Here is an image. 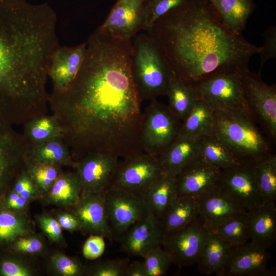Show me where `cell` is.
I'll return each mask as SVG.
<instances>
[{"instance_id": "cell-47", "label": "cell", "mask_w": 276, "mask_h": 276, "mask_svg": "<svg viewBox=\"0 0 276 276\" xmlns=\"http://www.w3.org/2000/svg\"><path fill=\"white\" fill-rule=\"evenodd\" d=\"M43 244L41 241L35 237L21 238L14 243L15 250L27 254H35L42 250Z\"/></svg>"}, {"instance_id": "cell-34", "label": "cell", "mask_w": 276, "mask_h": 276, "mask_svg": "<svg viewBox=\"0 0 276 276\" xmlns=\"http://www.w3.org/2000/svg\"><path fill=\"white\" fill-rule=\"evenodd\" d=\"M24 125L23 134L31 145L62 136L60 126L53 114L38 116Z\"/></svg>"}, {"instance_id": "cell-26", "label": "cell", "mask_w": 276, "mask_h": 276, "mask_svg": "<svg viewBox=\"0 0 276 276\" xmlns=\"http://www.w3.org/2000/svg\"><path fill=\"white\" fill-rule=\"evenodd\" d=\"M231 248L215 233L209 231L197 262L199 271L206 275L222 276Z\"/></svg>"}, {"instance_id": "cell-38", "label": "cell", "mask_w": 276, "mask_h": 276, "mask_svg": "<svg viewBox=\"0 0 276 276\" xmlns=\"http://www.w3.org/2000/svg\"><path fill=\"white\" fill-rule=\"evenodd\" d=\"M143 259L146 276L164 275L172 264L169 256L161 245L150 250Z\"/></svg>"}, {"instance_id": "cell-27", "label": "cell", "mask_w": 276, "mask_h": 276, "mask_svg": "<svg viewBox=\"0 0 276 276\" xmlns=\"http://www.w3.org/2000/svg\"><path fill=\"white\" fill-rule=\"evenodd\" d=\"M177 196L176 177L165 173L142 198L148 212L159 220L165 210Z\"/></svg>"}, {"instance_id": "cell-51", "label": "cell", "mask_w": 276, "mask_h": 276, "mask_svg": "<svg viewBox=\"0 0 276 276\" xmlns=\"http://www.w3.org/2000/svg\"><path fill=\"white\" fill-rule=\"evenodd\" d=\"M25 1H27V0H25Z\"/></svg>"}, {"instance_id": "cell-11", "label": "cell", "mask_w": 276, "mask_h": 276, "mask_svg": "<svg viewBox=\"0 0 276 276\" xmlns=\"http://www.w3.org/2000/svg\"><path fill=\"white\" fill-rule=\"evenodd\" d=\"M216 186L247 212L264 204L254 163H241L221 170Z\"/></svg>"}, {"instance_id": "cell-5", "label": "cell", "mask_w": 276, "mask_h": 276, "mask_svg": "<svg viewBox=\"0 0 276 276\" xmlns=\"http://www.w3.org/2000/svg\"><path fill=\"white\" fill-rule=\"evenodd\" d=\"M213 135L242 162L255 163L274 153V145L256 123L246 118L214 111Z\"/></svg>"}, {"instance_id": "cell-6", "label": "cell", "mask_w": 276, "mask_h": 276, "mask_svg": "<svg viewBox=\"0 0 276 276\" xmlns=\"http://www.w3.org/2000/svg\"><path fill=\"white\" fill-rule=\"evenodd\" d=\"M242 75L239 73L219 74L193 88L199 98L206 102L213 110L255 122L246 100Z\"/></svg>"}, {"instance_id": "cell-16", "label": "cell", "mask_w": 276, "mask_h": 276, "mask_svg": "<svg viewBox=\"0 0 276 276\" xmlns=\"http://www.w3.org/2000/svg\"><path fill=\"white\" fill-rule=\"evenodd\" d=\"M271 254L267 249L250 241L231 247L222 276H271L273 270L266 268Z\"/></svg>"}, {"instance_id": "cell-45", "label": "cell", "mask_w": 276, "mask_h": 276, "mask_svg": "<svg viewBox=\"0 0 276 276\" xmlns=\"http://www.w3.org/2000/svg\"><path fill=\"white\" fill-rule=\"evenodd\" d=\"M38 222L41 228L51 240L54 242L61 240V227L57 220L49 216L42 215L39 218Z\"/></svg>"}, {"instance_id": "cell-21", "label": "cell", "mask_w": 276, "mask_h": 276, "mask_svg": "<svg viewBox=\"0 0 276 276\" xmlns=\"http://www.w3.org/2000/svg\"><path fill=\"white\" fill-rule=\"evenodd\" d=\"M197 198L199 217L209 231H214L234 214L245 211L217 186Z\"/></svg>"}, {"instance_id": "cell-28", "label": "cell", "mask_w": 276, "mask_h": 276, "mask_svg": "<svg viewBox=\"0 0 276 276\" xmlns=\"http://www.w3.org/2000/svg\"><path fill=\"white\" fill-rule=\"evenodd\" d=\"M29 163L74 165V161L62 136H58L41 143L30 144Z\"/></svg>"}, {"instance_id": "cell-18", "label": "cell", "mask_w": 276, "mask_h": 276, "mask_svg": "<svg viewBox=\"0 0 276 276\" xmlns=\"http://www.w3.org/2000/svg\"><path fill=\"white\" fill-rule=\"evenodd\" d=\"M73 207V214L79 221L81 230L111 240L114 239L102 193L81 192L79 201Z\"/></svg>"}, {"instance_id": "cell-7", "label": "cell", "mask_w": 276, "mask_h": 276, "mask_svg": "<svg viewBox=\"0 0 276 276\" xmlns=\"http://www.w3.org/2000/svg\"><path fill=\"white\" fill-rule=\"evenodd\" d=\"M182 121L156 99L142 112L141 140L145 153L158 157L179 135Z\"/></svg>"}, {"instance_id": "cell-10", "label": "cell", "mask_w": 276, "mask_h": 276, "mask_svg": "<svg viewBox=\"0 0 276 276\" xmlns=\"http://www.w3.org/2000/svg\"><path fill=\"white\" fill-rule=\"evenodd\" d=\"M0 122V195L28 169L30 144L23 133Z\"/></svg>"}, {"instance_id": "cell-49", "label": "cell", "mask_w": 276, "mask_h": 276, "mask_svg": "<svg viewBox=\"0 0 276 276\" xmlns=\"http://www.w3.org/2000/svg\"><path fill=\"white\" fill-rule=\"evenodd\" d=\"M26 198L11 191L6 197L4 207L10 210H18L24 208L27 204Z\"/></svg>"}, {"instance_id": "cell-30", "label": "cell", "mask_w": 276, "mask_h": 276, "mask_svg": "<svg viewBox=\"0 0 276 276\" xmlns=\"http://www.w3.org/2000/svg\"><path fill=\"white\" fill-rule=\"evenodd\" d=\"M169 107L182 122L199 98L195 88L187 85L172 72L169 78L166 95Z\"/></svg>"}, {"instance_id": "cell-39", "label": "cell", "mask_w": 276, "mask_h": 276, "mask_svg": "<svg viewBox=\"0 0 276 276\" xmlns=\"http://www.w3.org/2000/svg\"><path fill=\"white\" fill-rule=\"evenodd\" d=\"M187 0H148L145 8L144 30L149 31L155 22L172 9Z\"/></svg>"}, {"instance_id": "cell-29", "label": "cell", "mask_w": 276, "mask_h": 276, "mask_svg": "<svg viewBox=\"0 0 276 276\" xmlns=\"http://www.w3.org/2000/svg\"><path fill=\"white\" fill-rule=\"evenodd\" d=\"M214 124V110L206 102L199 99L182 122L179 134L195 136L212 135Z\"/></svg>"}, {"instance_id": "cell-31", "label": "cell", "mask_w": 276, "mask_h": 276, "mask_svg": "<svg viewBox=\"0 0 276 276\" xmlns=\"http://www.w3.org/2000/svg\"><path fill=\"white\" fill-rule=\"evenodd\" d=\"M199 156L205 162L221 170L242 163L226 146L213 134L201 136Z\"/></svg>"}, {"instance_id": "cell-25", "label": "cell", "mask_w": 276, "mask_h": 276, "mask_svg": "<svg viewBox=\"0 0 276 276\" xmlns=\"http://www.w3.org/2000/svg\"><path fill=\"white\" fill-rule=\"evenodd\" d=\"M199 217L197 198L177 195L159 219L163 234L177 231Z\"/></svg>"}, {"instance_id": "cell-44", "label": "cell", "mask_w": 276, "mask_h": 276, "mask_svg": "<svg viewBox=\"0 0 276 276\" xmlns=\"http://www.w3.org/2000/svg\"><path fill=\"white\" fill-rule=\"evenodd\" d=\"M37 188L27 170L16 179L12 191L28 200L35 193Z\"/></svg>"}, {"instance_id": "cell-9", "label": "cell", "mask_w": 276, "mask_h": 276, "mask_svg": "<svg viewBox=\"0 0 276 276\" xmlns=\"http://www.w3.org/2000/svg\"><path fill=\"white\" fill-rule=\"evenodd\" d=\"M165 173L158 157L144 153L120 161L111 187L142 197Z\"/></svg>"}, {"instance_id": "cell-13", "label": "cell", "mask_w": 276, "mask_h": 276, "mask_svg": "<svg viewBox=\"0 0 276 276\" xmlns=\"http://www.w3.org/2000/svg\"><path fill=\"white\" fill-rule=\"evenodd\" d=\"M102 194L114 238H121L130 227L148 214L142 198L131 192L110 187Z\"/></svg>"}, {"instance_id": "cell-40", "label": "cell", "mask_w": 276, "mask_h": 276, "mask_svg": "<svg viewBox=\"0 0 276 276\" xmlns=\"http://www.w3.org/2000/svg\"><path fill=\"white\" fill-rule=\"evenodd\" d=\"M128 264L126 259H109L95 265L87 273L94 276H125Z\"/></svg>"}, {"instance_id": "cell-3", "label": "cell", "mask_w": 276, "mask_h": 276, "mask_svg": "<svg viewBox=\"0 0 276 276\" xmlns=\"http://www.w3.org/2000/svg\"><path fill=\"white\" fill-rule=\"evenodd\" d=\"M147 32L175 75L192 87L219 74L249 70L250 58L261 49L229 31L206 0H187Z\"/></svg>"}, {"instance_id": "cell-50", "label": "cell", "mask_w": 276, "mask_h": 276, "mask_svg": "<svg viewBox=\"0 0 276 276\" xmlns=\"http://www.w3.org/2000/svg\"><path fill=\"white\" fill-rule=\"evenodd\" d=\"M125 276H146L144 262L134 261L129 264Z\"/></svg>"}, {"instance_id": "cell-46", "label": "cell", "mask_w": 276, "mask_h": 276, "mask_svg": "<svg viewBox=\"0 0 276 276\" xmlns=\"http://www.w3.org/2000/svg\"><path fill=\"white\" fill-rule=\"evenodd\" d=\"M29 269L14 260L4 259L0 262V275L3 276H29Z\"/></svg>"}, {"instance_id": "cell-8", "label": "cell", "mask_w": 276, "mask_h": 276, "mask_svg": "<svg viewBox=\"0 0 276 276\" xmlns=\"http://www.w3.org/2000/svg\"><path fill=\"white\" fill-rule=\"evenodd\" d=\"M242 77L246 100L255 122L275 145L276 86L264 82L259 72L248 70Z\"/></svg>"}, {"instance_id": "cell-37", "label": "cell", "mask_w": 276, "mask_h": 276, "mask_svg": "<svg viewBox=\"0 0 276 276\" xmlns=\"http://www.w3.org/2000/svg\"><path fill=\"white\" fill-rule=\"evenodd\" d=\"M57 165L29 163L28 171L38 188L49 191L60 174Z\"/></svg>"}, {"instance_id": "cell-15", "label": "cell", "mask_w": 276, "mask_h": 276, "mask_svg": "<svg viewBox=\"0 0 276 276\" xmlns=\"http://www.w3.org/2000/svg\"><path fill=\"white\" fill-rule=\"evenodd\" d=\"M119 163V158L100 152L89 153L75 161L81 192L102 193L110 188Z\"/></svg>"}, {"instance_id": "cell-12", "label": "cell", "mask_w": 276, "mask_h": 276, "mask_svg": "<svg viewBox=\"0 0 276 276\" xmlns=\"http://www.w3.org/2000/svg\"><path fill=\"white\" fill-rule=\"evenodd\" d=\"M209 232L198 217L177 231L163 234L160 244L172 264L190 266L197 263Z\"/></svg>"}, {"instance_id": "cell-2", "label": "cell", "mask_w": 276, "mask_h": 276, "mask_svg": "<svg viewBox=\"0 0 276 276\" xmlns=\"http://www.w3.org/2000/svg\"><path fill=\"white\" fill-rule=\"evenodd\" d=\"M57 20L47 3L0 0V122L24 125L47 113L48 71L60 45Z\"/></svg>"}, {"instance_id": "cell-20", "label": "cell", "mask_w": 276, "mask_h": 276, "mask_svg": "<svg viewBox=\"0 0 276 276\" xmlns=\"http://www.w3.org/2000/svg\"><path fill=\"white\" fill-rule=\"evenodd\" d=\"M162 235L159 220L148 212L146 217L121 237L122 249L130 256L143 258L150 250L161 245Z\"/></svg>"}, {"instance_id": "cell-22", "label": "cell", "mask_w": 276, "mask_h": 276, "mask_svg": "<svg viewBox=\"0 0 276 276\" xmlns=\"http://www.w3.org/2000/svg\"><path fill=\"white\" fill-rule=\"evenodd\" d=\"M200 137L179 134L158 156L164 172L176 177L185 167L200 157Z\"/></svg>"}, {"instance_id": "cell-24", "label": "cell", "mask_w": 276, "mask_h": 276, "mask_svg": "<svg viewBox=\"0 0 276 276\" xmlns=\"http://www.w3.org/2000/svg\"><path fill=\"white\" fill-rule=\"evenodd\" d=\"M224 26L231 32L241 35L255 11L254 0H206Z\"/></svg>"}, {"instance_id": "cell-42", "label": "cell", "mask_w": 276, "mask_h": 276, "mask_svg": "<svg viewBox=\"0 0 276 276\" xmlns=\"http://www.w3.org/2000/svg\"><path fill=\"white\" fill-rule=\"evenodd\" d=\"M264 44L258 53L260 56V66L259 71L261 73L263 66L268 60L276 57V27H269L263 35Z\"/></svg>"}, {"instance_id": "cell-41", "label": "cell", "mask_w": 276, "mask_h": 276, "mask_svg": "<svg viewBox=\"0 0 276 276\" xmlns=\"http://www.w3.org/2000/svg\"><path fill=\"white\" fill-rule=\"evenodd\" d=\"M51 262L56 271L63 276L81 275L85 271L80 261L63 254L53 256Z\"/></svg>"}, {"instance_id": "cell-33", "label": "cell", "mask_w": 276, "mask_h": 276, "mask_svg": "<svg viewBox=\"0 0 276 276\" xmlns=\"http://www.w3.org/2000/svg\"><path fill=\"white\" fill-rule=\"evenodd\" d=\"M215 233L231 247L246 243L250 241V223L247 211L238 212L221 224Z\"/></svg>"}, {"instance_id": "cell-32", "label": "cell", "mask_w": 276, "mask_h": 276, "mask_svg": "<svg viewBox=\"0 0 276 276\" xmlns=\"http://www.w3.org/2000/svg\"><path fill=\"white\" fill-rule=\"evenodd\" d=\"M81 187L76 173H60L48 191V200L56 205L74 206L79 201Z\"/></svg>"}, {"instance_id": "cell-43", "label": "cell", "mask_w": 276, "mask_h": 276, "mask_svg": "<svg viewBox=\"0 0 276 276\" xmlns=\"http://www.w3.org/2000/svg\"><path fill=\"white\" fill-rule=\"evenodd\" d=\"M104 237L91 234L84 243L82 252L84 257L89 260L96 259L101 257L105 249Z\"/></svg>"}, {"instance_id": "cell-1", "label": "cell", "mask_w": 276, "mask_h": 276, "mask_svg": "<svg viewBox=\"0 0 276 276\" xmlns=\"http://www.w3.org/2000/svg\"><path fill=\"white\" fill-rule=\"evenodd\" d=\"M131 48L97 39L65 89L48 94V105L74 162L94 152L124 159L145 153L142 101L131 73Z\"/></svg>"}, {"instance_id": "cell-14", "label": "cell", "mask_w": 276, "mask_h": 276, "mask_svg": "<svg viewBox=\"0 0 276 276\" xmlns=\"http://www.w3.org/2000/svg\"><path fill=\"white\" fill-rule=\"evenodd\" d=\"M148 0H118L98 28L106 35L131 40L145 29V8Z\"/></svg>"}, {"instance_id": "cell-35", "label": "cell", "mask_w": 276, "mask_h": 276, "mask_svg": "<svg viewBox=\"0 0 276 276\" xmlns=\"http://www.w3.org/2000/svg\"><path fill=\"white\" fill-rule=\"evenodd\" d=\"M257 180L264 204L276 200V155L272 153L254 163Z\"/></svg>"}, {"instance_id": "cell-23", "label": "cell", "mask_w": 276, "mask_h": 276, "mask_svg": "<svg viewBox=\"0 0 276 276\" xmlns=\"http://www.w3.org/2000/svg\"><path fill=\"white\" fill-rule=\"evenodd\" d=\"M250 223V242L260 248L268 249L276 238V208L269 202L247 212Z\"/></svg>"}, {"instance_id": "cell-4", "label": "cell", "mask_w": 276, "mask_h": 276, "mask_svg": "<svg viewBox=\"0 0 276 276\" xmlns=\"http://www.w3.org/2000/svg\"><path fill=\"white\" fill-rule=\"evenodd\" d=\"M130 67L141 101L156 99L166 95L173 71L158 43L150 33L137 35L132 43Z\"/></svg>"}, {"instance_id": "cell-48", "label": "cell", "mask_w": 276, "mask_h": 276, "mask_svg": "<svg viewBox=\"0 0 276 276\" xmlns=\"http://www.w3.org/2000/svg\"><path fill=\"white\" fill-rule=\"evenodd\" d=\"M57 220L61 228L70 231L81 230L79 221L73 214L60 213L57 215Z\"/></svg>"}, {"instance_id": "cell-36", "label": "cell", "mask_w": 276, "mask_h": 276, "mask_svg": "<svg viewBox=\"0 0 276 276\" xmlns=\"http://www.w3.org/2000/svg\"><path fill=\"white\" fill-rule=\"evenodd\" d=\"M27 229L24 217L4 206L0 207V244L15 241Z\"/></svg>"}, {"instance_id": "cell-19", "label": "cell", "mask_w": 276, "mask_h": 276, "mask_svg": "<svg viewBox=\"0 0 276 276\" xmlns=\"http://www.w3.org/2000/svg\"><path fill=\"white\" fill-rule=\"evenodd\" d=\"M86 42L74 47L58 46L53 52L48 76L53 83V90L66 88L75 78L85 55Z\"/></svg>"}, {"instance_id": "cell-17", "label": "cell", "mask_w": 276, "mask_h": 276, "mask_svg": "<svg viewBox=\"0 0 276 276\" xmlns=\"http://www.w3.org/2000/svg\"><path fill=\"white\" fill-rule=\"evenodd\" d=\"M221 172L200 157L197 158L176 176L177 195L198 197L217 186Z\"/></svg>"}]
</instances>
